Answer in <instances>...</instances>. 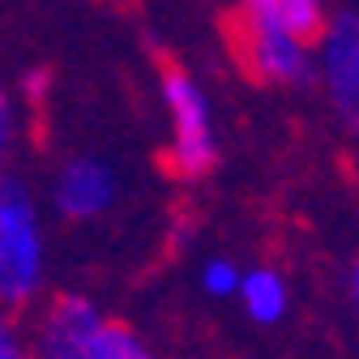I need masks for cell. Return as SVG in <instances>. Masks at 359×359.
<instances>
[{
	"mask_svg": "<svg viewBox=\"0 0 359 359\" xmlns=\"http://www.w3.org/2000/svg\"><path fill=\"white\" fill-rule=\"evenodd\" d=\"M48 274V240L34 189L22 175L0 180V304L26 308L43 291Z\"/></svg>",
	"mask_w": 359,
	"mask_h": 359,
	"instance_id": "1",
	"label": "cell"
},
{
	"mask_svg": "<svg viewBox=\"0 0 359 359\" xmlns=\"http://www.w3.org/2000/svg\"><path fill=\"white\" fill-rule=\"evenodd\" d=\"M227 43L231 56L240 60V69L261 81V86H287V90H304L308 81L321 77L312 39H299L274 22H265L261 13L244 9L227 22Z\"/></svg>",
	"mask_w": 359,
	"mask_h": 359,
	"instance_id": "2",
	"label": "cell"
},
{
	"mask_svg": "<svg viewBox=\"0 0 359 359\" xmlns=\"http://www.w3.org/2000/svg\"><path fill=\"white\" fill-rule=\"evenodd\" d=\"M158 95L171 120V146H167V167L180 180H201L218 163V133H214V107L205 86L180 65L158 69Z\"/></svg>",
	"mask_w": 359,
	"mask_h": 359,
	"instance_id": "3",
	"label": "cell"
},
{
	"mask_svg": "<svg viewBox=\"0 0 359 359\" xmlns=\"http://www.w3.org/2000/svg\"><path fill=\"white\" fill-rule=\"evenodd\" d=\"M317 65L330 111L359 142V9H338L317 39Z\"/></svg>",
	"mask_w": 359,
	"mask_h": 359,
	"instance_id": "4",
	"label": "cell"
},
{
	"mask_svg": "<svg viewBox=\"0 0 359 359\" xmlns=\"http://www.w3.org/2000/svg\"><path fill=\"white\" fill-rule=\"evenodd\" d=\"M120 201V175L103 154H73L52 175V210L65 222L103 218Z\"/></svg>",
	"mask_w": 359,
	"mask_h": 359,
	"instance_id": "5",
	"label": "cell"
},
{
	"mask_svg": "<svg viewBox=\"0 0 359 359\" xmlns=\"http://www.w3.org/2000/svg\"><path fill=\"white\" fill-rule=\"evenodd\" d=\"M103 325L107 317L95 299L81 291H65L43 308V321L34 330V359H95L90 342L99 338Z\"/></svg>",
	"mask_w": 359,
	"mask_h": 359,
	"instance_id": "6",
	"label": "cell"
},
{
	"mask_svg": "<svg viewBox=\"0 0 359 359\" xmlns=\"http://www.w3.org/2000/svg\"><path fill=\"white\" fill-rule=\"evenodd\" d=\"M240 308L248 312V321H257V325H278L287 312H291V287H287V278L278 274L274 265H252V269H244Z\"/></svg>",
	"mask_w": 359,
	"mask_h": 359,
	"instance_id": "7",
	"label": "cell"
},
{
	"mask_svg": "<svg viewBox=\"0 0 359 359\" xmlns=\"http://www.w3.org/2000/svg\"><path fill=\"white\" fill-rule=\"evenodd\" d=\"M244 9L261 13L265 22H274L299 39H321L325 26H330V9H325V0H248Z\"/></svg>",
	"mask_w": 359,
	"mask_h": 359,
	"instance_id": "8",
	"label": "cell"
},
{
	"mask_svg": "<svg viewBox=\"0 0 359 359\" xmlns=\"http://www.w3.org/2000/svg\"><path fill=\"white\" fill-rule=\"evenodd\" d=\"M90 355H95V359H158V355L142 342L137 330H128V325H120V321H107V325L99 330V338L90 342Z\"/></svg>",
	"mask_w": 359,
	"mask_h": 359,
	"instance_id": "9",
	"label": "cell"
},
{
	"mask_svg": "<svg viewBox=\"0 0 359 359\" xmlns=\"http://www.w3.org/2000/svg\"><path fill=\"white\" fill-rule=\"evenodd\" d=\"M240 283H244V269L231 257H210L197 269V287L210 299H240Z\"/></svg>",
	"mask_w": 359,
	"mask_h": 359,
	"instance_id": "10",
	"label": "cell"
},
{
	"mask_svg": "<svg viewBox=\"0 0 359 359\" xmlns=\"http://www.w3.org/2000/svg\"><path fill=\"white\" fill-rule=\"evenodd\" d=\"M48 95H52V69L48 65L22 69V77H18V99L26 107H43V103H48Z\"/></svg>",
	"mask_w": 359,
	"mask_h": 359,
	"instance_id": "11",
	"label": "cell"
},
{
	"mask_svg": "<svg viewBox=\"0 0 359 359\" xmlns=\"http://www.w3.org/2000/svg\"><path fill=\"white\" fill-rule=\"evenodd\" d=\"M0 359H34V342H26L13 321H5L0 330Z\"/></svg>",
	"mask_w": 359,
	"mask_h": 359,
	"instance_id": "12",
	"label": "cell"
},
{
	"mask_svg": "<svg viewBox=\"0 0 359 359\" xmlns=\"http://www.w3.org/2000/svg\"><path fill=\"white\" fill-rule=\"evenodd\" d=\"M13 137H18V103H13V95H5V103H0V146H13Z\"/></svg>",
	"mask_w": 359,
	"mask_h": 359,
	"instance_id": "13",
	"label": "cell"
},
{
	"mask_svg": "<svg viewBox=\"0 0 359 359\" xmlns=\"http://www.w3.org/2000/svg\"><path fill=\"white\" fill-rule=\"evenodd\" d=\"M346 287H351V304H355V312H359V257L351 261V278H346Z\"/></svg>",
	"mask_w": 359,
	"mask_h": 359,
	"instance_id": "14",
	"label": "cell"
},
{
	"mask_svg": "<svg viewBox=\"0 0 359 359\" xmlns=\"http://www.w3.org/2000/svg\"><path fill=\"white\" fill-rule=\"evenodd\" d=\"M236 5H248V0H236Z\"/></svg>",
	"mask_w": 359,
	"mask_h": 359,
	"instance_id": "15",
	"label": "cell"
}]
</instances>
